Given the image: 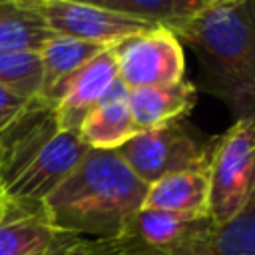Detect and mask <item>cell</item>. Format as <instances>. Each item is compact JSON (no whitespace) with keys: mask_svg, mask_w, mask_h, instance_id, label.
Instances as JSON below:
<instances>
[{"mask_svg":"<svg viewBox=\"0 0 255 255\" xmlns=\"http://www.w3.org/2000/svg\"><path fill=\"white\" fill-rule=\"evenodd\" d=\"M147 185L118 151L90 149L76 169L42 201L62 235L122 243L141 209Z\"/></svg>","mask_w":255,"mask_h":255,"instance_id":"obj_1","label":"cell"},{"mask_svg":"<svg viewBox=\"0 0 255 255\" xmlns=\"http://www.w3.org/2000/svg\"><path fill=\"white\" fill-rule=\"evenodd\" d=\"M169 30L193 48L203 90L235 120L255 116V0L205 4Z\"/></svg>","mask_w":255,"mask_h":255,"instance_id":"obj_2","label":"cell"},{"mask_svg":"<svg viewBox=\"0 0 255 255\" xmlns=\"http://www.w3.org/2000/svg\"><path fill=\"white\" fill-rule=\"evenodd\" d=\"M215 141L217 137L203 135L185 120H177L139 131L116 151L149 185L169 173L207 167Z\"/></svg>","mask_w":255,"mask_h":255,"instance_id":"obj_3","label":"cell"},{"mask_svg":"<svg viewBox=\"0 0 255 255\" xmlns=\"http://www.w3.org/2000/svg\"><path fill=\"white\" fill-rule=\"evenodd\" d=\"M207 175L209 219L221 225L233 219L255 191V116L235 120L217 137Z\"/></svg>","mask_w":255,"mask_h":255,"instance_id":"obj_4","label":"cell"},{"mask_svg":"<svg viewBox=\"0 0 255 255\" xmlns=\"http://www.w3.org/2000/svg\"><path fill=\"white\" fill-rule=\"evenodd\" d=\"M118 80L126 90L167 86L185 76L181 40L167 26H153L114 46Z\"/></svg>","mask_w":255,"mask_h":255,"instance_id":"obj_5","label":"cell"},{"mask_svg":"<svg viewBox=\"0 0 255 255\" xmlns=\"http://www.w3.org/2000/svg\"><path fill=\"white\" fill-rule=\"evenodd\" d=\"M28 8L36 10L46 26L58 34L76 40H86L102 46H116L122 40L145 32L157 24L124 16L112 10H104L92 4L72 0H20Z\"/></svg>","mask_w":255,"mask_h":255,"instance_id":"obj_6","label":"cell"},{"mask_svg":"<svg viewBox=\"0 0 255 255\" xmlns=\"http://www.w3.org/2000/svg\"><path fill=\"white\" fill-rule=\"evenodd\" d=\"M90 147L78 131L58 129L36 157L4 187L6 201L42 203L84 159Z\"/></svg>","mask_w":255,"mask_h":255,"instance_id":"obj_7","label":"cell"},{"mask_svg":"<svg viewBox=\"0 0 255 255\" xmlns=\"http://www.w3.org/2000/svg\"><path fill=\"white\" fill-rule=\"evenodd\" d=\"M118 84V66L114 56V46L106 48L66 80H62L44 102H48L56 112V122L60 129L78 131L82 120L94 110Z\"/></svg>","mask_w":255,"mask_h":255,"instance_id":"obj_8","label":"cell"},{"mask_svg":"<svg viewBox=\"0 0 255 255\" xmlns=\"http://www.w3.org/2000/svg\"><path fill=\"white\" fill-rule=\"evenodd\" d=\"M54 108L34 98L4 128H0V187H4L36 157L58 131Z\"/></svg>","mask_w":255,"mask_h":255,"instance_id":"obj_9","label":"cell"},{"mask_svg":"<svg viewBox=\"0 0 255 255\" xmlns=\"http://www.w3.org/2000/svg\"><path fill=\"white\" fill-rule=\"evenodd\" d=\"M62 237L42 203L6 201L0 217V255H50Z\"/></svg>","mask_w":255,"mask_h":255,"instance_id":"obj_10","label":"cell"},{"mask_svg":"<svg viewBox=\"0 0 255 255\" xmlns=\"http://www.w3.org/2000/svg\"><path fill=\"white\" fill-rule=\"evenodd\" d=\"M141 209H157L189 219L209 217L207 167L169 173L147 185Z\"/></svg>","mask_w":255,"mask_h":255,"instance_id":"obj_11","label":"cell"},{"mask_svg":"<svg viewBox=\"0 0 255 255\" xmlns=\"http://www.w3.org/2000/svg\"><path fill=\"white\" fill-rule=\"evenodd\" d=\"M211 225V219H189L157 209H139L129 225L128 239L141 251L171 255Z\"/></svg>","mask_w":255,"mask_h":255,"instance_id":"obj_12","label":"cell"},{"mask_svg":"<svg viewBox=\"0 0 255 255\" xmlns=\"http://www.w3.org/2000/svg\"><path fill=\"white\" fill-rule=\"evenodd\" d=\"M128 106L139 131L159 128L185 116L197 102V86L185 78L167 86H149L128 90Z\"/></svg>","mask_w":255,"mask_h":255,"instance_id":"obj_13","label":"cell"},{"mask_svg":"<svg viewBox=\"0 0 255 255\" xmlns=\"http://www.w3.org/2000/svg\"><path fill=\"white\" fill-rule=\"evenodd\" d=\"M126 96L128 90L118 80L108 98L102 100L94 110H90L88 116L82 120L78 133L90 149L116 151L139 133Z\"/></svg>","mask_w":255,"mask_h":255,"instance_id":"obj_14","label":"cell"},{"mask_svg":"<svg viewBox=\"0 0 255 255\" xmlns=\"http://www.w3.org/2000/svg\"><path fill=\"white\" fill-rule=\"evenodd\" d=\"M171 255H255V191L233 219L211 223Z\"/></svg>","mask_w":255,"mask_h":255,"instance_id":"obj_15","label":"cell"},{"mask_svg":"<svg viewBox=\"0 0 255 255\" xmlns=\"http://www.w3.org/2000/svg\"><path fill=\"white\" fill-rule=\"evenodd\" d=\"M112 46H102L86 40H76L68 36L54 34L40 50V62H42V90L40 100H46L48 94L70 74H74L78 68H82L86 62H90L94 56L104 52Z\"/></svg>","mask_w":255,"mask_h":255,"instance_id":"obj_16","label":"cell"},{"mask_svg":"<svg viewBox=\"0 0 255 255\" xmlns=\"http://www.w3.org/2000/svg\"><path fill=\"white\" fill-rule=\"evenodd\" d=\"M52 36L36 10L20 0H0V50L38 52Z\"/></svg>","mask_w":255,"mask_h":255,"instance_id":"obj_17","label":"cell"},{"mask_svg":"<svg viewBox=\"0 0 255 255\" xmlns=\"http://www.w3.org/2000/svg\"><path fill=\"white\" fill-rule=\"evenodd\" d=\"M72 2L92 4L104 10L139 18L151 24H161L167 28L193 16L205 6L201 0H72Z\"/></svg>","mask_w":255,"mask_h":255,"instance_id":"obj_18","label":"cell"},{"mask_svg":"<svg viewBox=\"0 0 255 255\" xmlns=\"http://www.w3.org/2000/svg\"><path fill=\"white\" fill-rule=\"evenodd\" d=\"M0 86L26 100L40 98V54L30 50H0Z\"/></svg>","mask_w":255,"mask_h":255,"instance_id":"obj_19","label":"cell"},{"mask_svg":"<svg viewBox=\"0 0 255 255\" xmlns=\"http://www.w3.org/2000/svg\"><path fill=\"white\" fill-rule=\"evenodd\" d=\"M129 249H139V247L133 241L108 243V241H92V239L64 235L62 241L58 243V247L50 255H118L122 251H129Z\"/></svg>","mask_w":255,"mask_h":255,"instance_id":"obj_20","label":"cell"},{"mask_svg":"<svg viewBox=\"0 0 255 255\" xmlns=\"http://www.w3.org/2000/svg\"><path fill=\"white\" fill-rule=\"evenodd\" d=\"M28 102L30 100L0 86V128H4L8 122H12L28 106Z\"/></svg>","mask_w":255,"mask_h":255,"instance_id":"obj_21","label":"cell"},{"mask_svg":"<svg viewBox=\"0 0 255 255\" xmlns=\"http://www.w3.org/2000/svg\"><path fill=\"white\" fill-rule=\"evenodd\" d=\"M118 255H155V253H147V251H139V249H129V251H122Z\"/></svg>","mask_w":255,"mask_h":255,"instance_id":"obj_22","label":"cell"},{"mask_svg":"<svg viewBox=\"0 0 255 255\" xmlns=\"http://www.w3.org/2000/svg\"><path fill=\"white\" fill-rule=\"evenodd\" d=\"M4 209H6V195H4V191H2V187H0V217H2Z\"/></svg>","mask_w":255,"mask_h":255,"instance_id":"obj_23","label":"cell"},{"mask_svg":"<svg viewBox=\"0 0 255 255\" xmlns=\"http://www.w3.org/2000/svg\"><path fill=\"white\" fill-rule=\"evenodd\" d=\"M203 4H219V2H227V0H201Z\"/></svg>","mask_w":255,"mask_h":255,"instance_id":"obj_24","label":"cell"}]
</instances>
